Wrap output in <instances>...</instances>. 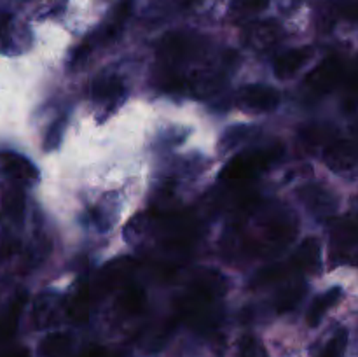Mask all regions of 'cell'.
<instances>
[{"mask_svg": "<svg viewBox=\"0 0 358 357\" xmlns=\"http://www.w3.org/2000/svg\"><path fill=\"white\" fill-rule=\"evenodd\" d=\"M259 237L254 240H245V254L275 255L294 241L297 234V219L292 212L282 206H273L266 210L257 220Z\"/></svg>", "mask_w": 358, "mask_h": 357, "instance_id": "obj_1", "label": "cell"}, {"mask_svg": "<svg viewBox=\"0 0 358 357\" xmlns=\"http://www.w3.org/2000/svg\"><path fill=\"white\" fill-rule=\"evenodd\" d=\"M282 156L283 146H280V144H271V146L238 153L220 172V182L233 189L245 188L262 170L271 167Z\"/></svg>", "mask_w": 358, "mask_h": 357, "instance_id": "obj_2", "label": "cell"}, {"mask_svg": "<svg viewBox=\"0 0 358 357\" xmlns=\"http://www.w3.org/2000/svg\"><path fill=\"white\" fill-rule=\"evenodd\" d=\"M201 51V38H196L192 34H184V31H171L161 38L157 46V58L163 72H175L178 65L196 58Z\"/></svg>", "mask_w": 358, "mask_h": 357, "instance_id": "obj_3", "label": "cell"}, {"mask_svg": "<svg viewBox=\"0 0 358 357\" xmlns=\"http://www.w3.org/2000/svg\"><path fill=\"white\" fill-rule=\"evenodd\" d=\"M358 248V214H346L334 220L331 227L332 261L346 262L352 252Z\"/></svg>", "mask_w": 358, "mask_h": 357, "instance_id": "obj_4", "label": "cell"}, {"mask_svg": "<svg viewBox=\"0 0 358 357\" xmlns=\"http://www.w3.org/2000/svg\"><path fill=\"white\" fill-rule=\"evenodd\" d=\"M296 195L299 202L306 206L308 212L317 217V219H331L336 210H338V195L324 184L310 182V184L297 188Z\"/></svg>", "mask_w": 358, "mask_h": 357, "instance_id": "obj_5", "label": "cell"}, {"mask_svg": "<svg viewBox=\"0 0 358 357\" xmlns=\"http://www.w3.org/2000/svg\"><path fill=\"white\" fill-rule=\"evenodd\" d=\"M346 65L339 56H327L306 76L304 86L313 94H327L345 79Z\"/></svg>", "mask_w": 358, "mask_h": 357, "instance_id": "obj_6", "label": "cell"}, {"mask_svg": "<svg viewBox=\"0 0 358 357\" xmlns=\"http://www.w3.org/2000/svg\"><path fill=\"white\" fill-rule=\"evenodd\" d=\"M324 161L334 174L357 177L358 175V142L334 140L324 149Z\"/></svg>", "mask_w": 358, "mask_h": 357, "instance_id": "obj_7", "label": "cell"}, {"mask_svg": "<svg viewBox=\"0 0 358 357\" xmlns=\"http://www.w3.org/2000/svg\"><path fill=\"white\" fill-rule=\"evenodd\" d=\"M236 104L247 112H271L280 104V91L268 84H247L236 94Z\"/></svg>", "mask_w": 358, "mask_h": 357, "instance_id": "obj_8", "label": "cell"}, {"mask_svg": "<svg viewBox=\"0 0 358 357\" xmlns=\"http://www.w3.org/2000/svg\"><path fill=\"white\" fill-rule=\"evenodd\" d=\"M126 97V88L117 74H103L91 84V98L105 111L117 108Z\"/></svg>", "mask_w": 358, "mask_h": 357, "instance_id": "obj_9", "label": "cell"}, {"mask_svg": "<svg viewBox=\"0 0 358 357\" xmlns=\"http://www.w3.org/2000/svg\"><path fill=\"white\" fill-rule=\"evenodd\" d=\"M243 42L254 51H269L282 38V27L275 20H262L248 23L243 30Z\"/></svg>", "mask_w": 358, "mask_h": 357, "instance_id": "obj_10", "label": "cell"}, {"mask_svg": "<svg viewBox=\"0 0 358 357\" xmlns=\"http://www.w3.org/2000/svg\"><path fill=\"white\" fill-rule=\"evenodd\" d=\"M0 164H2L3 172L14 181V184L20 188H28V186L37 184L38 181V170L30 160L16 153H0Z\"/></svg>", "mask_w": 358, "mask_h": 357, "instance_id": "obj_11", "label": "cell"}, {"mask_svg": "<svg viewBox=\"0 0 358 357\" xmlns=\"http://www.w3.org/2000/svg\"><path fill=\"white\" fill-rule=\"evenodd\" d=\"M133 270H135V261L131 258H119L107 262L96 280V289H100L101 293L122 289L124 286H128V279Z\"/></svg>", "mask_w": 358, "mask_h": 357, "instance_id": "obj_12", "label": "cell"}, {"mask_svg": "<svg viewBox=\"0 0 358 357\" xmlns=\"http://www.w3.org/2000/svg\"><path fill=\"white\" fill-rule=\"evenodd\" d=\"M289 265L294 272L315 275L322 268V247L320 241L315 237L306 238L299 244V247L294 251L292 258L289 259Z\"/></svg>", "mask_w": 358, "mask_h": 357, "instance_id": "obj_13", "label": "cell"}, {"mask_svg": "<svg viewBox=\"0 0 358 357\" xmlns=\"http://www.w3.org/2000/svg\"><path fill=\"white\" fill-rule=\"evenodd\" d=\"M313 58V48L311 46H301V48L289 49L282 52L275 59V76L278 79L287 80L296 76L310 59Z\"/></svg>", "mask_w": 358, "mask_h": 357, "instance_id": "obj_14", "label": "cell"}, {"mask_svg": "<svg viewBox=\"0 0 358 357\" xmlns=\"http://www.w3.org/2000/svg\"><path fill=\"white\" fill-rule=\"evenodd\" d=\"M336 130L332 126L324 125H310L306 128L301 130L299 133V146L301 149L308 150V153H313L317 149H325L327 146H331L334 142Z\"/></svg>", "mask_w": 358, "mask_h": 357, "instance_id": "obj_15", "label": "cell"}, {"mask_svg": "<svg viewBox=\"0 0 358 357\" xmlns=\"http://www.w3.org/2000/svg\"><path fill=\"white\" fill-rule=\"evenodd\" d=\"M147 296L145 290L138 286H124L117 294L115 300V310L124 317H131V315L140 314L145 308Z\"/></svg>", "mask_w": 358, "mask_h": 357, "instance_id": "obj_16", "label": "cell"}, {"mask_svg": "<svg viewBox=\"0 0 358 357\" xmlns=\"http://www.w3.org/2000/svg\"><path fill=\"white\" fill-rule=\"evenodd\" d=\"M343 298V289L341 287H331L329 290H325L324 294L317 296L313 300V303L310 304V310L306 314V322L310 328H317L322 321H324L325 314H327L331 308H334L339 303V300Z\"/></svg>", "mask_w": 358, "mask_h": 357, "instance_id": "obj_17", "label": "cell"}, {"mask_svg": "<svg viewBox=\"0 0 358 357\" xmlns=\"http://www.w3.org/2000/svg\"><path fill=\"white\" fill-rule=\"evenodd\" d=\"M59 310V296L55 293H42L35 298L31 318L37 328H45L56 318Z\"/></svg>", "mask_w": 358, "mask_h": 357, "instance_id": "obj_18", "label": "cell"}, {"mask_svg": "<svg viewBox=\"0 0 358 357\" xmlns=\"http://www.w3.org/2000/svg\"><path fill=\"white\" fill-rule=\"evenodd\" d=\"M73 336L65 331L49 332L38 343V356L41 357H65L72 350Z\"/></svg>", "mask_w": 358, "mask_h": 357, "instance_id": "obj_19", "label": "cell"}, {"mask_svg": "<svg viewBox=\"0 0 358 357\" xmlns=\"http://www.w3.org/2000/svg\"><path fill=\"white\" fill-rule=\"evenodd\" d=\"M254 133H255V128H252V126H247V125L231 126V128H227L226 132L222 133V136H220V142H219L220 150H222V153H229V150L238 149V147L243 146L245 142H248V140L254 136Z\"/></svg>", "mask_w": 358, "mask_h": 357, "instance_id": "obj_20", "label": "cell"}, {"mask_svg": "<svg viewBox=\"0 0 358 357\" xmlns=\"http://www.w3.org/2000/svg\"><path fill=\"white\" fill-rule=\"evenodd\" d=\"M3 214L13 220H21L24 214V195L23 188L14 186L3 195Z\"/></svg>", "mask_w": 358, "mask_h": 357, "instance_id": "obj_21", "label": "cell"}, {"mask_svg": "<svg viewBox=\"0 0 358 357\" xmlns=\"http://www.w3.org/2000/svg\"><path fill=\"white\" fill-rule=\"evenodd\" d=\"M91 310V290L83 289L70 300L69 307H66V314L72 321L76 322H86L90 317Z\"/></svg>", "mask_w": 358, "mask_h": 357, "instance_id": "obj_22", "label": "cell"}, {"mask_svg": "<svg viewBox=\"0 0 358 357\" xmlns=\"http://www.w3.org/2000/svg\"><path fill=\"white\" fill-rule=\"evenodd\" d=\"M304 290H306V287H304L303 284H294V286L283 289L275 300L276 310H278L280 314H283V312H289L292 310V308H296L297 303L303 300Z\"/></svg>", "mask_w": 358, "mask_h": 357, "instance_id": "obj_23", "label": "cell"}, {"mask_svg": "<svg viewBox=\"0 0 358 357\" xmlns=\"http://www.w3.org/2000/svg\"><path fill=\"white\" fill-rule=\"evenodd\" d=\"M269 6V0H234L231 6V14L236 20H247L262 13Z\"/></svg>", "mask_w": 358, "mask_h": 357, "instance_id": "obj_24", "label": "cell"}, {"mask_svg": "<svg viewBox=\"0 0 358 357\" xmlns=\"http://www.w3.org/2000/svg\"><path fill=\"white\" fill-rule=\"evenodd\" d=\"M346 349H348V331L345 328H339L331 336V340L318 357H345Z\"/></svg>", "mask_w": 358, "mask_h": 357, "instance_id": "obj_25", "label": "cell"}, {"mask_svg": "<svg viewBox=\"0 0 358 357\" xmlns=\"http://www.w3.org/2000/svg\"><path fill=\"white\" fill-rule=\"evenodd\" d=\"M150 220H152L150 214H138V216L133 217L128 223V226L124 227L126 240H128L129 244H133V241H136L138 238H142L143 234H145L147 227H149Z\"/></svg>", "mask_w": 358, "mask_h": 357, "instance_id": "obj_26", "label": "cell"}, {"mask_svg": "<svg viewBox=\"0 0 358 357\" xmlns=\"http://www.w3.org/2000/svg\"><path fill=\"white\" fill-rule=\"evenodd\" d=\"M65 126H66V118H58L56 121H52V125L49 126V130L45 132V139H44L45 150H55L56 147L62 144L63 135H65Z\"/></svg>", "mask_w": 358, "mask_h": 357, "instance_id": "obj_27", "label": "cell"}, {"mask_svg": "<svg viewBox=\"0 0 358 357\" xmlns=\"http://www.w3.org/2000/svg\"><path fill=\"white\" fill-rule=\"evenodd\" d=\"M93 48H94L93 41L83 42V44L77 46V48L72 51V55H70V59H69L70 69H77V66L84 65V63L87 62V58L91 56V52H93Z\"/></svg>", "mask_w": 358, "mask_h": 357, "instance_id": "obj_28", "label": "cell"}, {"mask_svg": "<svg viewBox=\"0 0 358 357\" xmlns=\"http://www.w3.org/2000/svg\"><path fill=\"white\" fill-rule=\"evenodd\" d=\"M343 83H345V90L346 93H348V97H352L353 93H357L358 91V56L352 63H350L348 66H346Z\"/></svg>", "mask_w": 358, "mask_h": 357, "instance_id": "obj_29", "label": "cell"}, {"mask_svg": "<svg viewBox=\"0 0 358 357\" xmlns=\"http://www.w3.org/2000/svg\"><path fill=\"white\" fill-rule=\"evenodd\" d=\"M240 357H268V352L255 338H245L241 342Z\"/></svg>", "mask_w": 358, "mask_h": 357, "instance_id": "obj_30", "label": "cell"}, {"mask_svg": "<svg viewBox=\"0 0 358 357\" xmlns=\"http://www.w3.org/2000/svg\"><path fill=\"white\" fill-rule=\"evenodd\" d=\"M20 251V241L17 240H6L0 244V261L3 259H9L10 255H14Z\"/></svg>", "mask_w": 358, "mask_h": 357, "instance_id": "obj_31", "label": "cell"}, {"mask_svg": "<svg viewBox=\"0 0 358 357\" xmlns=\"http://www.w3.org/2000/svg\"><path fill=\"white\" fill-rule=\"evenodd\" d=\"M343 16L350 18V20H358V0L357 2H352L348 4V6H345L341 9Z\"/></svg>", "mask_w": 358, "mask_h": 357, "instance_id": "obj_32", "label": "cell"}, {"mask_svg": "<svg viewBox=\"0 0 358 357\" xmlns=\"http://www.w3.org/2000/svg\"><path fill=\"white\" fill-rule=\"evenodd\" d=\"M80 357H115V356L105 349H91L87 350V352H84Z\"/></svg>", "mask_w": 358, "mask_h": 357, "instance_id": "obj_33", "label": "cell"}, {"mask_svg": "<svg viewBox=\"0 0 358 357\" xmlns=\"http://www.w3.org/2000/svg\"><path fill=\"white\" fill-rule=\"evenodd\" d=\"M346 262H350V265L355 266V268H358V248H355V251L352 252V255H350L348 261H346Z\"/></svg>", "mask_w": 358, "mask_h": 357, "instance_id": "obj_34", "label": "cell"}, {"mask_svg": "<svg viewBox=\"0 0 358 357\" xmlns=\"http://www.w3.org/2000/svg\"><path fill=\"white\" fill-rule=\"evenodd\" d=\"M352 357H358V331H357V336H355V342H353Z\"/></svg>", "mask_w": 358, "mask_h": 357, "instance_id": "obj_35", "label": "cell"}, {"mask_svg": "<svg viewBox=\"0 0 358 357\" xmlns=\"http://www.w3.org/2000/svg\"><path fill=\"white\" fill-rule=\"evenodd\" d=\"M353 135H355V142H358V125L353 126Z\"/></svg>", "mask_w": 358, "mask_h": 357, "instance_id": "obj_36", "label": "cell"}]
</instances>
